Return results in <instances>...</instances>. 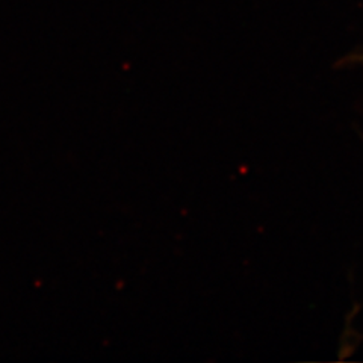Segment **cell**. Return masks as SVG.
Listing matches in <instances>:
<instances>
[{
  "mask_svg": "<svg viewBox=\"0 0 363 363\" xmlns=\"http://www.w3.org/2000/svg\"><path fill=\"white\" fill-rule=\"evenodd\" d=\"M345 62H348V64H362L363 65V53L351 55L348 60H345Z\"/></svg>",
  "mask_w": 363,
  "mask_h": 363,
  "instance_id": "cell-1",
  "label": "cell"
}]
</instances>
